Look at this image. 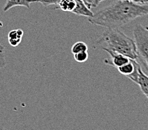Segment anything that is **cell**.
<instances>
[{
	"instance_id": "cell-5",
	"label": "cell",
	"mask_w": 148,
	"mask_h": 130,
	"mask_svg": "<svg viewBox=\"0 0 148 130\" xmlns=\"http://www.w3.org/2000/svg\"><path fill=\"white\" fill-rule=\"evenodd\" d=\"M75 3H76L75 8L71 13L79 16L87 17H92L93 16L94 13L81 0H75Z\"/></svg>"
},
{
	"instance_id": "cell-2",
	"label": "cell",
	"mask_w": 148,
	"mask_h": 130,
	"mask_svg": "<svg viewBox=\"0 0 148 130\" xmlns=\"http://www.w3.org/2000/svg\"><path fill=\"white\" fill-rule=\"evenodd\" d=\"M97 45L103 50L108 49L120 53L130 59L136 60L138 58L134 40L118 28H107L98 39Z\"/></svg>"
},
{
	"instance_id": "cell-6",
	"label": "cell",
	"mask_w": 148,
	"mask_h": 130,
	"mask_svg": "<svg viewBox=\"0 0 148 130\" xmlns=\"http://www.w3.org/2000/svg\"><path fill=\"white\" fill-rule=\"evenodd\" d=\"M24 32L22 29H14L10 31L8 35V40L9 44L13 47H16L20 44L23 40V36Z\"/></svg>"
},
{
	"instance_id": "cell-18",
	"label": "cell",
	"mask_w": 148,
	"mask_h": 130,
	"mask_svg": "<svg viewBox=\"0 0 148 130\" xmlns=\"http://www.w3.org/2000/svg\"><path fill=\"white\" fill-rule=\"evenodd\" d=\"M103 1H105V0H98V2H99V3H101V2H103Z\"/></svg>"
},
{
	"instance_id": "cell-3",
	"label": "cell",
	"mask_w": 148,
	"mask_h": 130,
	"mask_svg": "<svg viewBox=\"0 0 148 130\" xmlns=\"http://www.w3.org/2000/svg\"><path fill=\"white\" fill-rule=\"evenodd\" d=\"M133 36L138 58L141 60L148 71V27L136 25L133 29Z\"/></svg>"
},
{
	"instance_id": "cell-17",
	"label": "cell",
	"mask_w": 148,
	"mask_h": 130,
	"mask_svg": "<svg viewBox=\"0 0 148 130\" xmlns=\"http://www.w3.org/2000/svg\"><path fill=\"white\" fill-rule=\"evenodd\" d=\"M0 130H10V129H5V128H1L0 129Z\"/></svg>"
},
{
	"instance_id": "cell-9",
	"label": "cell",
	"mask_w": 148,
	"mask_h": 130,
	"mask_svg": "<svg viewBox=\"0 0 148 130\" xmlns=\"http://www.w3.org/2000/svg\"><path fill=\"white\" fill-rule=\"evenodd\" d=\"M136 84L139 85L141 92L145 95V97L148 100V76L143 72L141 68L140 69L139 75Z\"/></svg>"
},
{
	"instance_id": "cell-11",
	"label": "cell",
	"mask_w": 148,
	"mask_h": 130,
	"mask_svg": "<svg viewBox=\"0 0 148 130\" xmlns=\"http://www.w3.org/2000/svg\"><path fill=\"white\" fill-rule=\"evenodd\" d=\"M88 50V46L84 42L78 41L74 44L71 47V53L74 54L80 53V52H86Z\"/></svg>"
},
{
	"instance_id": "cell-7",
	"label": "cell",
	"mask_w": 148,
	"mask_h": 130,
	"mask_svg": "<svg viewBox=\"0 0 148 130\" xmlns=\"http://www.w3.org/2000/svg\"><path fill=\"white\" fill-rule=\"evenodd\" d=\"M36 2L37 0H7V2L3 8V11L6 12L16 6H23L26 8H30L31 4Z\"/></svg>"
},
{
	"instance_id": "cell-8",
	"label": "cell",
	"mask_w": 148,
	"mask_h": 130,
	"mask_svg": "<svg viewBox=\"0 0 148 130\" xmlns=\"http://www.w3.org/2000/svg\"><path fill=\"white\" fill-rule=\"evenodd\" d=\"M137 64L138 62H136V60L130 59V61L127 63L124 64V65L118 67L117 69H118V71H119L120 73L128 77V76H130L134 73Z\"/></svg>"
},
{
	"instance_id": "cell-4",
	"label": "cell",
	"mask_w": 148,
	"mask_h": 130,
	"mask_svg": "<svg viewBox=\"0 0 148 130\" xmlns=\"http://www.w3.org/2000/svg\"><path fill=\"white\" fill-rule=\"evenodd\" d=\"M104 51L108 53V54L111 57V60L105 59L104 63L111 65V66H113V67H116V68L121 67L122 65H124V64L127 63L130 61V58L128 57L125 56L124 55L120 54V53L110 51V50H108V49H105Z\"/></svg>"
},
{
	"instance_id": "cell-16",
	"label": "cell",
	"mask_w": 148,
	"mask_h": 130,
	"mask_svg": "<svg viewBox=\"0 0 148 130\" xmlns=\"http://www.w3.org/2000/svg\"><path fill=\"white\" fill-rule=\"evenodd\" d=\"M138 4H148V0H128Z\"/></svg>"
},
{
	"instance_id": "cell-14",
	"label": "cell",
	"mask_w": 148,
	"mask_h": 130,
	"mask_svg": "<svg viewBox=\"0 0 148 130\" xmlns=\"http://www.w3.org/2000/svg\"><path fill=\"white\" fill-rule=\"evenodd\" d=\"M37 2L41 3L44 7L46 8L52 5H58L60 0H37Z\"/></svg>"
},
{
	"instance_id": "cell-13",
	"label": "cell",
	"mask_w": 148,
	"mask_h": 130,
	"mask_svg": "<svg viewBox=\"0 0 148 130\" xmlns=\"http://www.w3.org/2000/svg\"><path fill=\"white\" fill-rule=\"evenodd\" d=\"M6 59H5V47L1 43H0V69L5 67Z\"/></svg>"
},
{
	"instance_id": "cell-1",
	"label": "cell",
	"mask_w": 148,
	"mask_h": 130,
	"mask_svg": "<svg viewBox=\"0 0 148 130\" xmlns=\"http://www.w3.org/2000/svg\"><path fill=\"white\" fill-rule=\"evenodd\" d=\"M148 14V4H138L128 0H118L112 5L103 8L89 17L92 25L118 28L136 18Z\"/></svg>"
},
{
	"instance_id": "cell-12",
	"label": "cell",
	"mask_w": 148,
	"mask_h": 130,
	"mask_svg": "<svg viewBox=\"0 0 148 130\" xmlns=\"http://www.w3.org/2000/svg\"><path fill=\"white\" fill-rule=\"evenodd\" d=\"M89 58V54L88 52H80V53L74 54V58L78 63H83V62H86Z\"/></svg>"
},
{
	"instance_id": "cell-15",
	"label": "cell",
	"mask_w": 148,
	"mask_h": 130,
	"mask_svg": "<svg viewBox=\"0 0 148 130\" xmlns=\"http://www.w3.org/2000/svg\"><path fill=\"white\" fill-rule=\"evenodd\" d=\"M83 2L85 3V5L89 8V9L95 8L99 5L98 0H81Z\"/></svg>"
},
{
	"instance_id": "cell-10",
	"label": "cell",
	"mask_w": 148,
	"mask_h": 130,
	"mask_svg": "<svg viewBox=\"0 0 148 130\" xmlns=\"http://www.w3.org/2000/svg\"><path fill=\"white\" fill-rule=\"evenodd\" d=\"M75 0H60L58 4L59 8L65 12H72L75 8Z\"/></svg>"
}]
</instances>
